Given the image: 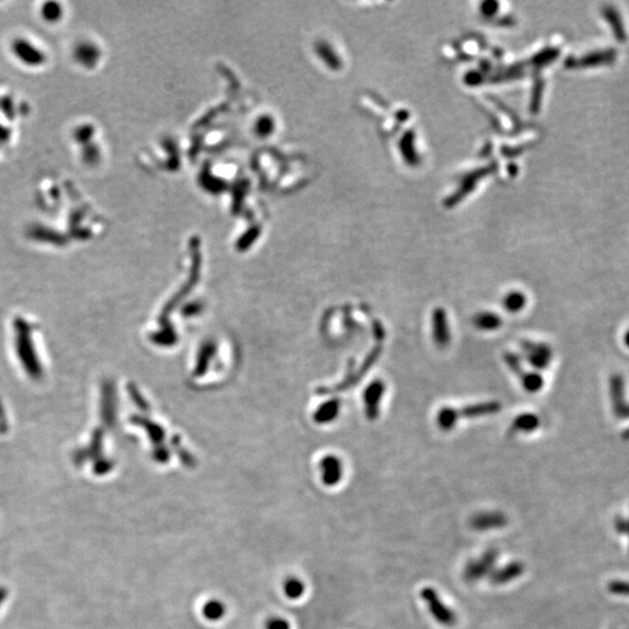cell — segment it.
I'll use <instances>...</instances> for the list:
<instances>
[{"mask_svg": "<svg viewBox=\"0 0 629 629\" xmlns=\"http://www.w3.org/2000/svg\"><path fill=\"white\" fill-rule=\"evenodd\" d=\"M421 598L426 604V608L429 611L430 614L434 619L436 620L439 625L444 627H453L458 621V618L455 616L453 610H451L439 596L435 589L430 586H426L421 591Z\"/></svg>", "mask_w": 629, "mask_h": 629, "instance_id": "obj_1", "label": "cell"}, {"mask_svg": "<svg viewBox=\"0 0 629 629\" xmlns=\"http://www.w3.org/2000/svg\"><path fill=\"white\" fill-rule=\"evenodd\" d=\"M499 560V551L489 549L479 557L473 558L466 564L463 571V577L468 583H478L480 580L489 578L493 572Z\"/></svg>", "mask_w": 629, "mask_h": 629, "instance_id": "obj_2", "label": "cell"}, {"mask_svg": "<svg viewBox=\"0 0 629 629\" xmlns=\"http://www.w3.org/2000/svg\"><path fill=\"white\" fill-rule=\"evenodd\" d=\"M509 518L500 511H480L470 518V527L475 531H497L506 527Z\"/></svg>", "mask_w": 629, "mask_h": 629, "instance_id": "obj_3", "label": "cell"}, {"mask_svg": "<svg viewBox=\"0 0 629 629\" xmlns=\"http://www.w3.org/2000/svg\"><path fill=\"white\" fill-rule=\"evenodd\" d=\"M526 571V565L521 560H513L504 567H495L489 574V583L494 586H502L518 579Z\"/></svg>", "mask_w": 629, "mask_h": 629, "instance_id": "obj_4", "label": "cell"}, {"mask_svg": "<svg viewBox=\"0 0 629 629\" xmlns=\"http://www.w3.org/2000/svg\"><path fill=\"white\" fill-rule=\"evenodd\" d=\"M386 386L384 381L375 380L367 387L364 394L365 412L370 419H375L380 413L381 400L384 399Z\"/></svg>", "mask_w": 629, "mask_h": 629, "instance_id": "obj_5", "label": "cell"}, {"mask_svg": "<svg viewBox=\"0 0 629 629\" xmlns=\"http://www.w3.org/2000/svg\"><path fill=\"white\" fill-rule=\"evenodd\" d=\"M433 337L439 348H446L451 341L449 318L442 308H437L433 314Z\"/></svg>", "mask_w": 629, "mask_h": 629, "instance_id": "obj_6", "label": "cell"}, {"mask_svg": "<svg viewBox=\"0 0 629 629\" xmlns=\"http://www.w3.org/2000/svg\"><path fill=\"white\" fill-rule=\"evenodd\" d=\"M524 357L529 364L536 368H544L550 361V351L543 344L533 343V341H523L521 345Z\"/></svg>", "mask_w": 629, "mask_h": 629, "instance_id": "obj_7", "label": "cell"}, {"mask_svg": "<svg viewBox=\"0 0 629 629\" xmlns=\"http://www.w3.org/2000/svg\"><path fill=\"white\" fill-rule=\"evenodd\" d=\"M322 478L327 486H336L343 477V466L339 459L329 455L322 463Z\"/></svg>", "mask_w": 629, "mask_h": 629, "instance_id": "obj_8", "label": "cell"}, {"mask_svg": "<svg viewBox=\"0 0 629 629\" xmlns=\"http://www.w3.org/2000/svg\"><path fill=\"white\" fill-rule=\"evenodd\" d=\"M502 409V404L499 402H484L477 403V404H471V406L465 407L463 409L458 410L459 416L475 417L487 416L492 414L498 413Z\"/></svg>", "mask_w": 629, "mask_h": 629, "instance_id": "obj_9", "label": "cell"}, {"mask_svg": "<svg viewBox=\"0 0 629 629\" xmlns=\"http://www.w3.org/2000/svg\"><path fill=\"white\" fill-rule=\"evenodd\" d=\"M475 328L482 332H495L502 324V319L498 314L492 312H482L473 318Z\"/></svg>", "mask_w": 629, "mask_h": 629, "instance_id": "obj_10", "label": "cell"}, {"mask_svg": "<svg viewBox=\"0 0 629 629\" xmlns=\"http://www.w3.org/2000/svg\"><path fill=\"white\" fill-rule=\"evenodd\" d=\"M225 614H227V606L220 600H209L202 607V616L208 621L216 623V621L223 619Z\"/></svg>", "mask_w": 629, "mask_h": 629, "instance_id": "obj_11", "label": "cell"}, {"mask_svg": "<svg viewBox=\"0 0 629 629\" xmlns=\"http://www.w3.org/2000/svg\"><path fill=\"white\" fill-rule=\"evenodd\" d=\"M458 410L450 408V407H446V408H442L441 412L437 414V424H438L441 429L449 431V430H453L455 428V424L458 423Z\"/></svg>", "mask_w": 629, "mask_h": 629, "instance_id": "obj_12", "label": "cell"}, {"mask_svg": "<svg viewBox=\"0 0 629 629\" xmlns=\"http://www.w3.org/2000/svg\"><path fill=\"white\" fill-rule=\"evenodd\" d=\"M538 426V419L534 414H521L515 419L513 429L520 433H531Z\"/></svg>", "mask_w": 629, "mask_h": 629, "instance_id": "obj_13", "label": "cell"}, {"mask_svg": "<svg viewBox=\"0 0 629 629\" xmlns=\"http://www.w3.org/2000/svg\"><path fill=\"white\" fill-rule=\"evenodd\" d=\"M283 592L285 596L290 600H298L303 596L305 592V585L301 579L293 577L288 578L283 584Z\"/></svg>", "mask_w": 629, "mask_h": 629, "instance_id": "obj_14", "label": "cell"}, {"mask_svg": "<svg viewBox=\"0 0 629 629\" xmlns=\"http://www.w3.org/2000/svg\"><path fill=\"white\" fill-rule=\"evenodd\" d=\"M526 302H527V298H526L523 293L511 292L506 295L502 303H504V307H505L507 312H511V314H516V312H521L522 309L524 308Z\"/></svg>", "mask_w": 629, "mask_h": 629, "instance_id": "obj_15", "label": "cell"}, {"mask_svg": "<svg viewBox=\"0 0 629 629\" xmlns=\"http://www.w3.org/2000/svg\"><path fill=\"white\" fill-rule=\"evenodd\" d=\"M520 379H521L524 390H528L529 393H536L543 386V379L540 374L535 373V372H524Z\"/></svg>", "mask_w": 629, "mask_h": 629, "instance_id": "obj_16", "label": "cell"}, {"mask_svg": "<svg viewBox=\"0 0 629 629\" xmlns=\"http://www.w3.org/2000/svg\"><path fill=\"white\" fill-rule=\"evenodd\" d=\"M605 16H607L608 20H610L611 25H612L613 30H614V33L618 36V39L623 40L625 38L623 36H626L625 34V30H623V25H621V20H620L619 16L616 12L612 10V8H607L606 12H605Z\"/></svg>", "mask_w": 629, "mask_h": 629, "instance_id": "obj_17", "label": "cell"}, {"mask_svg": "<svg viewBox=\"0 0 629 629\" xmlns=\"http://www.w3.org/2000/svg\"><path fill=\"white\" fill-rule=\"evenodd\" d=\"M266 629H290V623L283 618H272L266 623Z\"/></svg>", "mask_w": 629, "mask_h": 629, "instance_id": "obj_18", "label": "cell"}]
</instances>
